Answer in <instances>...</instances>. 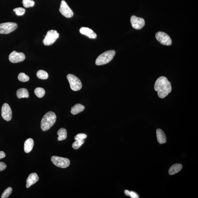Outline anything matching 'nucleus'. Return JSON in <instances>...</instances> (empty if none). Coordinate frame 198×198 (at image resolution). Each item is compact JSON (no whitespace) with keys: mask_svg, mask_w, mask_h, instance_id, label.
I'll use <instances>...</instances> for the list:
<instances>
[{"mask_svg":"<svg viewBox=\"0 0 198 198\" xmlns=\"http://www.w3.org/2000/svg\"><path fill=\"white\" fill-rule=\"evenodd\" d=\"M154 89L157 92L160 98H164L172 91V87L170 82L164 76L157 79L154 85Z\"/></svg>","mask_w":198,"mask_h":198,"instance_id":"nucleus-1","label":"nucleus"},{"mask_svg":"<svg viewBox=\"0 0 198 198\" xmlns=\"http://www.w3.org/2000/svg\"><path fill=\"white\" fill-rule=\"evenodd\" d=\"M51 161L55 166L61 168H66L69 166L70 164V160L68 159L55 156L51 157Z\"/></svg>","mask_w":198,"mask_h":198,"instance_id":"nucleus-6","label":"nucleus"},{"mask_svg":"<svg viewBox=\"0 0 198 198\" xmlns=\"http://www.w3.org/2000/svg\"><path fill=\"white\" fill-rule=\"evenodd\" d=\"M17 96L18 98H28L29 93L28 91L25 88H21L18 90L16 93Z\"/></svg>","mask_w":198,"mask_h":198,"instance_id":"nucleus-19","label":"nucleus"},{"mask_svg":"<svg viewBox=\"0 0 198 198\" xmlns=\"http://www.w3.org/2000/svg\"><path fill=\"white\" fill-rule=\"evenodd\" d=\"M124 193H125V194L126 196H130V191L128 190H125V192H124Z\"/></svg>","mask_w":198,"mask_h":198,"instance_id":"nucleus-32","label":"nucleus"},{"mask_svg":"<svg viewBox=\"0 0 198 198\" xmlns=\"http://www.w3.org/2000/svg\"><path fill=\"white\" fill-rule=\"evenodd\" d=\"M80 33L82 34L86 35L90 39L96 38L97 35L93 31V30L88 27H82L80 29Z\"/></svg>","mask_w":198,"mask_h":198,"instance_id":"nucleus-14","label":"nucleus"},{"mask_svg":"<svg viewBox=\"0 0 198 198\" xmlns=\"http://www.w3.org/2000/svg\"><path fill=\"white\" fill-rule=\"evenodd\" d=\"M34 93L38 98H41L44 96L45 91L44 89L42 88H38L35 90Z\"/></svg>","mask_w":198,"mask_h":198,"instance_id":"nucleus-22","label":"nucleus"},{"mask_svg":"<svg viewBox=\"0 0 198 198\" xmlns=\"http://www.w3.org/2000/svg\"><path fill=\"white\" fill-rule=\"evenodd\" d=\"M18 79L22 82H26L29 81V77L24 73H20L18 75Z\"/></svg>","mask_w":198,"mask_h":198,"instance_id":"nucleus-24","label":"nucleus"},{"mask_svg":"<svg viewBox=\"0 0 198 198\" xmlns=\"http://www.w3.org/2000/svg\"><path fill=\"white\" fill-rule=\"evenodd\" d=\"M23 5L26 8L32 7L35 5L34 1L33 0H23Z\"/></svg>","mask_w":198,"mask_h":198,"instance_id":"nucleus-23","label":"nucleus"},{"mask_svg":"<svg viewBox=\"0 0 198 198\" xmlns=\"http://www.w3.org/2000/svg\"><path fill=\"white\" fill-rule=\"evenodd\" d=\"M67 131L64 128H61L58 130L57 132V135H58L57 140L58 141L64 140L67 138Z\"/></svg>","mask_w":198,"mask_h":198,"instance_id":"nucleus-20","label":"nucleus"},{"mask_svg":"<svg viewBox=\"0 0 198 198\" xmlns=\"http://www.w3.org/2000/svg\"><path fill=\"white\" fill-rule=\"evenodd\" d=\"M6 156L5 153L2 151H0V159L4 158Z\"/></svg>","mask_w":198,"mask_h":198,"instance_id":"nucleus-31","label":"nucleus"},{"mask_svg":"<svg viewBox=\"0 0 198 198\" xmlns=\"http://www.w3.org/2000/svg\"><path fill=\"white\" fill-rule=\"evenodd\" d=\"M7 166L4 162H0V172L4 170L6 168Z\"/></svg>","mask_w":198,"mask_h":198,"instance_id":"nucleus-29","label":"nucleus"},{"mask_svg":"<svg viewBox=\"0 0 198 198\" xmlns=\"http://www.w3.org/2000/svg\"><path fill=\"white\" fill-rule=\"evenodd\" d=\"M59 11L60 13L65 17L67 18H71L73 16V11L68 6L64 0H63L61 2Z\"/></svg>","mask_w":198,"mask_h":198,"instance_id":"nucleus-9","label":"nucleus"},{"mask_svg":"<svg viewBox=\"0 0 198 198\" xmlns=\"http://www.w3.org/2000/svg\"><path fill=\"white\" fill-rule=\"evenodd\" d=\"M33 146H34V141L33 139L31 138L27 139L24 143V152L26 153H29L32 150Z\"/></svg>","mask_w":198,"mask_h":198,"instance_id":"nucleus-16","label":"nucleus"},{"mask_svg":"<svg viewBox=\"0 0 198 198\" xmlns=\"http://www.w3.org/2000/svg\"><path fill=\"white\" fill-rule=\"evenodd\" d=\"M156 135L158 142L160 144L165 143L167 141L166 134L162 130L157 129L156 130Z\"/></svg>","mask_w":198,"mask_h":198,"instance_id":"nucleus-15","label":"nucleus"},{"mask_svg":"<svg viewBox=\"0 0 198 198\" xmlns=\"http://www.w3.org/2000/svg\"><path fill=\"white\" fill-rule=\"evenodd\" d=\"M16 14L18 16H23L26 12V10L23 8H18L13 9Z\"/></svg>","mask_w":198,"mask_h":198,"instance_id":"nucleus-27","label":"nucleus"},{"mask_svg":"<svg viewBox=\"0 0 198 198\" xmlns=\"http://www.w3.org/2000/svg\"><path fill=\"white\" fill-rule=\"evenodd\" d=\"M156 38L161 44L170 46L172 44V40L168 35L162 32H158L156 34Z\"/></svg>","mask_w":198,"mask_h":198,"instance_id":"nucleus-8","label":"nucleus"},{"mask_svg":"<svg viewBox=\"0 0 198 198\" xmlns=\"http://www.w3.org/2000/svg\"><path fill=\"white\" fill-rule=\"evenodd\" d=\"M36 75L38 78L43 80L46 79L48 77V73L42 70H38L37 73Z\"/></svg>","mask_w":198,"mask_h":198,"instance_id":"nucleus-21","label":"nucleus"},{"mask_svg":"<svg viewBox=\"0 0 198 198\" xmlns=\"http://www.w3.org/2000/svg\"><path fill=\"white\" fill-rule=\"evenodd\" d=\"M1 115L2 118L7 121L11 120L12 113L11 108L8 104H3L1 109Z\"/></svg>","mask_w":198,"mask_h":198,"instance_id":"nucleus-10","label":"nucleus"},{"mask_svg":"<svg viewBox=\"0 0 198 198\" xmlns=\"http://www.w3.org/2000/svg\"><path fill=\"white\" fill-rule=\"evenodd\" d=\"M116 52L114 50H108L99 55L97 58L95 64L101 65L107 64L113 59L115 55Z\"/></svg>","mask_w":198,"mask_h":198,"instance_id":"nucleus-3","label":"nucleus"},{"mask_svg":"<svg viewBox=\"0 0 198 198\" xmlns=\"http://www.w3.org/2000/svg\"><path fill=\"white\" fill-rule=\"evenodd\" d=\"M12 189L11 187H8L3 193L2 195H1L2 198H8L11 195L12 192Z\"/></svg>","mask_w":198,"mask_h":198,"instance_id":"nucleus-25","label":"nucleus"},{"mask_svg":"<svg viewBox=\"0 0 198 198\" xmlns=\"http://www.w3.org/2000/svg\"><path fill=\"white\" fill-rule=\"evenodd\" d=\"M26 58L23 53H18L14 51L11 52L9 56V60L12 63H17L23 61Z\"/></svg>","mask_w":198,"mask_h":198,"instance_id":"nucleus-11","label":"nucleus"},{"mask_svg":"<svg viewBox=\"0 0 198 198\" xmlns=\"http://www.w3.org/2000/svg\"><path fill=\"white\" fill-rule=\"evenodd\" d=\"M130 197L132 198H139L138 195L136 193L133 192V191H131V192H130Z\"/></svg>","mask_w":198,"mask_h":198,"instance_id":"nucleus-30","label":"nucleus"},{"mask_svg":"<svg viewBox=\"0 0 198 198\" xmlns=\"http://www.w3.org/2000/svg\"><path fill=\"white\" fill-rule=\"evenodd\" d=\"M87 137V135L86 134L83 133H80L77 134L75 137V141L78 140H84L86 139Z\"/></svg>","mask_w":198,"mask_h":198,"instance_id":"nucleus-28","label":"nucleus"},{"mask_svg":"<svg viewBox=\"0 0 198 198\" xmlns=\"http://www.w3.org/2000/svg\"><path fill=\"white\" fill-rule=\"evenodd\" d=\"M67 79L70 84V88L74 91H78L82 88V83L79 79L74 75L69 74L67 75Z\"/></svg>","mask_w":198,"mask_h":198,"instance_id":"nucleus-5","label":"nucleus"},{"mask_svg":"<svg viewBox=\"0 0 198 198\" xmlns=\"http://www.w3.org/2000/svg\"><path fill=\"white\" fill-rule=\"evenodd\" d=\"M59 36V34L56 31L51 30L48 31L45 36L43 42L45 46H50L56 41Z\"/></svg>","mask_w":198,"mask_h":198,"instance_id":"nucleus-4","label":"nucleus"},{"mask_svg":"<svg viewBox=\"0 0 198 198\" xmlns=\"http://www.w3.org/2000/svg\"><path fill=\"white\" fill-rule=\"evenodd\" d=\"M85 109V107L83 105L79 104H76L73 107H72L70 112L73 115H76L83 112Z\"/></svg>","mask_w":198,"mask_h":198,"instance_id":"nucleus-18","label":"nucleus"},{"mask_svg":"<svg viewBox=\"0 0 198 198\" xmlns=\"http://www.w3.org/2000/svg\"><path fill=\"white\" fill-rule=\"evenodd\" d=\"M18 27L17 23L13 22H7L0 24V33L8 34L12 32Z\"/></svg>","mask_w":198,"mask_h":198,"instance_id":"nucleus-7","label":"nucleus"},{"mask_svg":"<svg viewBox=\"0 0 198 198\" xmlns=\"http://www.w3.org/2000/svg\"><path fill=\"white\" fill-rule=\"evenodd\" d=\"M84 140H76L74 142L72 145V147L75 149H78L84 143Z\"/></svg>","mask_w":198,"mask_h":198,"instance_id":"nucleus-26","label":"nucleus"},{"mask_svg":"<svg viewBox=\"0 0 198 198\" xmlns=\"http://www.w3.org/2000/svg\"><path fill=\"white\" fill-rule=\"evenodd\" d=\"M182 168V166L181 164H175L172 165L169 169V175H173L177 173Z\"/></svg>","mask_w":198,"mask_h":198,"instance_id":"nucleus-17","label":"nucleus"},{"mask_svg":"<svg viewBox=\"0 0 198 198\" xmlns=\"http://www.w3.org/2000/svg\"><path fill=\"white\" fill-rule=\"evenodd\" d=\"M131 23L133 28L136 29H142L145 26V21L143 18L133 16L131 18Z\"/></svg>","mask_w":198,"mask_h":198,"instance_id":"nucleus-12","label":"nucleus"},{"mask_svg":"<svg viewBox=\"0 0 198 198\" xmlns=\"http://www.w3.org/2000/svg\"><path fill=\"white\" fill-rule=\"evenodd\" d=\"M57 117L54 112H48L45 114L41 122V127L42 130L46 131L49 130L56 122Z\"/></svg>","mask_w":198,"mask_h":198,"instance_id":"nucleus-2","label":"nucleus"},{"mask_svg":"<svg viewBox=\"0 0 198 198\" xmlns=\"http://www.w3.org/2000/svg\"><path fill=\"white\" fill-rule=\"evenodd\" d=\"M39 180V177L36 173H32L30 174L26 179V187L29 188L38 182Z\"/></svg>","mask_w":198,"mask_h":198,"instance_id":"nucleus-13","label":"nucleus"}]
</instances>
